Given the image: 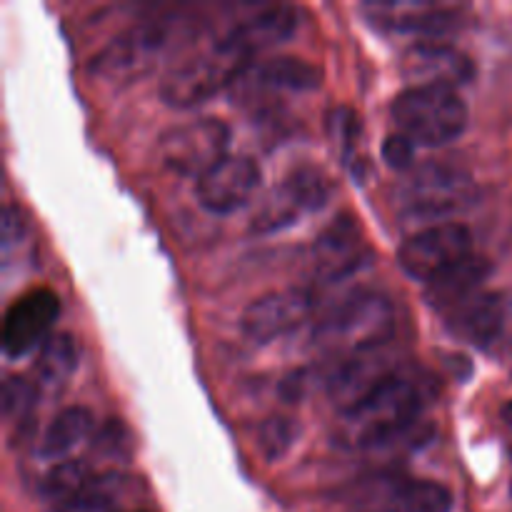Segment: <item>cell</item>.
<instances>
[{"label":"cell","mask_w":512,"mask_h":512,"mask_svg":"<svg viewBox=\"0 0 512 512\" xmlns=\"http://www.w3.org/2000/svg\"><path fill=\"white\" fill-rule=\"evenodd\" d=\"M428 385L420 375L398 370L365 403L343 415L345 438L355 448H383L408 435L433 398Z\"/></svg>","instance_id":"1"},{"label":"cell","mask_w":512,"mask_h":512,"mask_svg":"<svg viewBox=\"0 0 512 512\" xmlns=\"http://www.w3.org/2000/svg\"><path fill=\"white\" fill-rule=\"evenodd\" d=\"M393 120L415 145H448L468 128V105L455 88L410 85L393 100Z\"/></svg>","instance_id":"2"},{"label":"cell","mask_w":512,"mask_h":512,"mask_svg":"<svg viewBox=\"0 0 512 512\" xmlns=\"http://www.w3.org/2000/svg\"><path fill=\"white\" fill-rule=\"evenodd\" d=\"M398 210L408 220H430L448 223V218L460 215L475 205L478 188L470 173L458 165L425 163L415 168L398 188Z\"/></svg>","instance_id":"3"},{"label":"cell","mask_w":512,"mask_h":512,"mask_svg":"<svg viewBox=\"0 0 512 512\" xmlns=\"http://www.w3.org/2000/svg\"><path fill=\"white\" fill-rule=\"evenodd\" d=\"M395 330L393 305L380 293H358L333 310L318 328V343L350 358L390 343Z\"/></svg>","instance_id":"4"},{"label":"cell","mask_w":512,"mask_h":512,"mask_svg":"<svg viewBox=\"0 0 512 512\" xmlns=\"http://www.w3.org/2000/svg\"><path fill=\"white\" fill-rule=\"evenodd\" d=\"M250 68L253 63H245L213 45V50L208 53L175 65L160 80V98L170 108H195L243 78Z\"/></svg>","instance_id":"5"},{"label":"cell","mask_w":512,"mask_h":512,"mask_svg":"<svg viewBox=\"0 0 512 512\" xmlns=\"http://www.w3.org/2000/svg\"><path fill=\"white\" fill-rule=\"evenodd\" d=\"M230 128L218 118H195L173 125L158 138L165 168L185 178L200 180L223 158H228Z\"/></svg>","instance_id":"6"},{"label":"cell","mask_w":512,"mask_h":512,"mask_svg":"<svg viewBox=\"0 0 512 512\" xmlns=\"http://www.w3.org/2000/svg\"><path fill=\"white\" fill-rule=\"evenodd\" d=\"M473 255V233L468 225L435 223L410 235L398 248V265L405 275L428 285L460 260Z\"/></svg>","instance_id":"7"},{"label":"cell","mask_w":512,"mask_h":512,"mask_svg":"<svg viewBox=\"0 0 512 512\" xmlns=\"http://www.w3.org/2000/svg\"><path fill=\"white\" fill-rule=\"evenodd\" d=\"M333 185L323 170L313 168V165H303V168L293 170L268 198L260 203L258 213L253 215L250 230L255 235L278 233V230L288 228V225L298 223L303 215L315 213L328 203Z\"/></svg>","instance_id":"8"},{"label":"cell","mask_w":512,"mask_h":512,"mask_svg":"<svg viewBox=\"0 0 512 512\" xmlns=\"http://www.w3.org/2000/svg\"><path fill=\"white\" fill-rule=\"evenodd\" d=\"M175 30H178L175 18H158L133 25L95 58L93 70L105 78H125L138 70L143 73L173 43Z\"/></svg>","instance_id":"9"},{"label":"cell","mask_w":512,"mask_h":512,"mask_svg":"<svg viewBox=\"0 0 512 512\" xmlns=\"http://www.w3.org/2000/svg\"><path fill=\"white\" fill-rule=\"evenodd\" d=\"M263 183V170L250 155H228L195 180L198 203L213 215H230L248 205Z\"/></svg>","instance_id":"10"},{"label":"cell","mask_w":512,"mask_h":512,"mask_svg":"<svg viewBox=\"0 0 512 512\" xmlns=\"http://www.w3.org/2000/svg\"><path fill=\"white\" fill-rule=\"evenodd\" d=\"M60 313V298L48 288H38L15 300L3 318V353L8 358H20L48 340Z\"/></svg>","instance_id":"11"},{"label":"cell","mask_w":512,"mask_h":512,"mask_svg":"<svg viewBox=\"0 0 512 512\" xmlns=\"http://www.w3.org/2000/svg\"><path fill=\"white\" fill-rule=\"evenodd\" d=\"M313 313V293L303 288L275 290V293L260 295L258 300L245 308L240 328L245 338L258 345H268L280 335L298 328L308 315Z\"/></svg>","instance_id":"12"},{"label":"cell","mask_w":512,"mask_h":512,"mask_svg":"<svg viewBox=\"0 0 512 512\" xmlns=\"http://www.w3.org/2000/svg\"><path fill=\"white\" fill-rule=\"evenodd\" d=\"M363 15L378 30L435 40L460 28V8L438 3H365Z\"/></svg>","instance_id":"13"},{"label":"cell","mask_w":512,"mask_h":512,"mask_svg":"<svg viewBox=\"0 0 512 512\" xmlns=\"http://www.w3.org/2000/svg\"><path fill=\"white\" fill-rule=\"evenodd\" d=\"M400 68L405 78L413 80V85H443V88H458L470 83L475 75V63L470 55L440 40H420L410 45L403 53Z\"/></svg>","instance_id":"14"},{"label":"cell","mask_w":512,"mask_h":512,"mask_svg":"<svg viewBox=\"0 0 512 512\" xmlns=\"http://www.w3.org/2000/svg\"><path fill=\"white\" fill-rule=\"evenodd\" d=\"M315 268L323 283H338L358 273L368 258L363 230L350 213L338 215L315 240Z\"/></svg>","instance_id":"15"},{"label":"cell","mask_w":512,"mask_h":512,"mask_svg":"<svg viewBox=\"0 0 512 512\" xmlns=\"http://www.w3.org/2000/svg\"><path fill=\"white\" fill-rule=\"evenodd\" d=\"M298 23V10L293 5H273V8L260 10L253 18L233 25L215 45L245 63H253L258 53L288 40L298 30Z\"/></svg>","instance_id":"16"},{"label":"cell","mask_w":512,"mask_h":512,"mask_svg":"<svg viewBox=\"0 0 512 512\" xmlns=\"http://www.w3.org/2000/svg\"><path fill=\"white\" fill-rule=\"evenodd\" d=\"M398 370L400 368H395L393 358L388 353H383V348L353 355L330 378L328 395L335 408L340 410V415H348L350 410L365 403L385 380L393 378Z\"/></svg>","instance_id":"17"},{"label":"cell","mask_w":512,"mask_h":512,"mask_svg":"<svg viewBox=\"0 0 512 512\" xmlns=\"http://www.w3.org/2000/svg\"><path fill=\"white\" fill-rule=\"evenodd\" d=\"M510 295L508 293H480L478 298L470 300L465 308L455 310L448 315L450 330L468 340L470 345L480 350H490L500 338L510 320Z\"/></svg>","instance_id":"18"},{"label":"cell","mask_w":512,"mask_h":512,"mask_svg":"<svg viewBox=\"0 0 512 512\" xmlns=\"http://www.w3.org/2000/svg\"><path fill=\"white\" fill-rule=\"evenodd\" d=\"M490 273H493L490 260L480 258V255H470V258L460 260L458 265L445 270L443 275L430 280L425 285V300L435 310H443V313L453 315L455 310L465 308L470 300L478 298L480 288L490 278Z\"/></svg>","instance_id":"19"},{"label":"cell","mask_w":512,"mask_h":512,"mask_svg":"<svg viewBox=\"0 0 512 512\" xmlns=\"http://www.w3.org/2000/svg\"><path fill=\"white\" fill-rule=\"evenodd\" d=\"M453 493L433 480H400L350 512H450Z\"/></svg>","instance_id":"20"},{"label":"cell","mask_w":512,"mask_h":512,"mask_svg":"<svg viewBox=\"0 0 512 512\" xmlns=\"http://www.w3.org/2000/svg\"><path fill=\"white\" fill-rule=\"evenodd\" d=\"M95 430V415L88 408H65L53 418V423L45 428L40 438V458L45 460H63L75 445L83 443Z\"/></svg>","instance_id":"21"},{"label":"cell","mask_w":512,"mask_h":512,"mask_svg":"<svg viewBox=\"0 0 512 512\" xmlns=\"http://www.w3.org/2000/svg\"><path fill=\"white\" fill-rule=\"evenodd\" d=\"M260 85L273 90H290V93H310L318 90L323 83V73L318 65L308 63L293 55H280V58L265 60L260 68H250Z\"/></svg>","instance_id":"22"},{"label":"cell","mask_w":512,"mask_h":512,"mask_svg":"<svg viewBox=\"0 0 512 512\" xmlns=\"http://www.w3.org/2000/svg\"><path fill=\"white\" fill-rule=\"evenodd\" d=\"M125 488L128 478L110 470L90 480L78 495L60 505L58 512H123Z\"/></svg>","instance_id":"23"},{"label":"cell","mask_w":512,"mask_h":512,"mask_svg":"<svg viewBox=\"0 0 512 512\" xmlns=\"http://www.w3.org/2000/svg\"><path fill=\"white\" fill-rule=\"evenodd\" d=\"M38 368L40 380L48 385H60L75 373L78 368V345L68 333H55L40 345L38 353Z\"/></svg>","instance_id":"24"},{"label":"cell","mask_w":512,"mask_h":512,"mask_svg":"<svg viewBox=\"0 0 512 512\" xmlns=\"http://www.w3.org/2000/svg\"><path fill=\"white\" fill-rule=\"evenodd\" d=\"M93 478V470L85 460H65V463H58L53 470L45 473V478L40 480V495L50 503H58L60 508L73 495H78Z\"/></svg>","instance_id":"25"},{"label":"cell","mask_w":512,"mask_h":512,"mask_svg":"<svg viewBox=\"0 0 512 512\" xmlns=\"http://www.w3.org/2000/svg\"><path fill=\"white\" fill-rule=\"evenodd\" d=\"M300 428L293 418L288 415H270L263 425H260L258 433V448L265 455V460L275 463V460L285 458L290 453V448L298 440Z\"/></svg>","instance_id":"26"},{"label":"cell","mask_w":512,"mask_h":512,"mask_svg":"<svg viewBox=\"0 0 512 512\" xmlns=\"http://www.w3.org/2000/svg\"><path fill=\"white\" fill-rule=\"evenodd\" d=\"M93 448L98 453L110 455V458H128L133 453V435H130L128 425L118 418H110L100 425L95 433Z\"/></svg>","instance_id":"27"},{"label":"cell","mask_w":512,"mask_h":512,"mask_svg":"<svg viewBox=\"0 0 512 512\" xmlns=\"http://www.w3.org/2000/svg\"><path fill=\"white\" fill-rule=\"evenodd\" d=\"M38 403V390L25 378H8L3 388V408L8 420H23Z\"/></svg>","instance_id":"28"},{"label":"cell","mask_w":512,"mask_h":512,"mask_svg":"<svg viewBox=\"0 0 512 512\" xmlns=\"http://www.w3.org/2000/svg\"><path fill=\"white\" fill-rule=\"evenodd\" d=\"M383 158L393 170H410L415 163V143L403 133H393L383 143Z\"/></svg>","instance_id":"29"},{"label":"cell","mask_w":512,"mask_h":512,"mask_svg":"<svg viewBox=\"0 0 512 512\" xmlns=\"http://www.w3.org/2000/svg\"><path fill=\"white\" fill-rule=\"evenodd\" d=\"M500 418H503V423L512 430V400H510V403L503 405V410H500Z\"/></svg>","instance_id":"30"}]
</instances>
